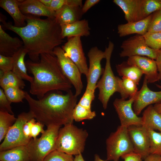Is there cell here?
<instances>
[{
	"label": "cell",
	"mask_w": 161,
	"mask_h": 161,
	"mask_svg": "<svg viewBox=\"0 0 161 161\" xmlns=\"http://www.w3.org/2000/svg\"><path fill=\"white\" fill-rule=\"evenodd\" d=\"M26 15V25L17 27L7 22L0 15V20L6 29L16 33L21 38L30 60L38 62L41 54L53 55L54 49L64 41L61 35V26L55 17L41 19Z\"/></svg>",
	"instance_id": "6da1fadb"
},
{
	"label": "cell",
	"mask_w": 161,
	"mask_h": 161,
	"mask_svg": "<svg viewBox=\"0 0 161 161\" xmlns=\"http://www.w3.org/2000/svg\"><path fill=\"white\" fill-rule=\"evenodd\" d=\"M25 99L34 118L47 127L73 123L77 99L71 89L65 94L61 91H51L37 100L25 91Z\"/></svg>",
	"instance_id": "7a4b0ae2"
},
{
	"label": "cell",
	"mask_w": 161,
	"mask_h": 161,
	"mask_svg": "<svg viewBox=\"0 0 161 161\" xmlns=\"http://www.w3.org/2000/svg\"><path fill=\"white\" fill-rule=\"evenodd\" d=\"M27 71L33 75L29 92L38 99L52 91H67L72 85L63 74L56 56L47 53L41 54L38 62L25 61Z\"/></svg>",
	"instance_id": "3957f363"
},
{
	"label": "cell",
	"mask_w": 161,
	"mask_h": 161,
	"mask_svg": "<svg viewBox=\"0 0 161 161\" xmlns=\"http://www.w3.org/2000/svg\"><path fill=\"white\" fill-rule=\"evenodd\" d=\"M88 135L86 130L78 128L73 123L64 125L59 129L56 149L72 155L81 154Z\"/></svg>",
	"instance_id": "277c9868"
},
{
	"label": "cell",
	"mask_w": 161,
	"mask_h": 161,
	"mask_svg": "<svg viewBox=\"0 0 161 161\" xmlns=\"http://www.w3.org/2000/svg\"><path fill=\"white\" fill-rule=\"evenodd\" d=\"M60 126H50L39 138L32 139L26 145L31 161H42L56 150V144Z\"/></svg>",
	"instance_id": "5b68a950"
},
{
	"label": "cell",
	"mask_w": 161,
	"mask_h": 161,
	"mask_svg": "<svg viewBox=\"0 0 161 161\" xmlns=\"http://www.w3.org/2000/svg\"><path fill=\"white\" fill-rule=\"evenodd\" d=\"M114 44L110 41L105 48L106 63L101 78L97 82L96 88L98 89V99L103 107L106 109L111 97L117 92L116 76L113 73L111 65L110 60L114 49Z\"/></svg>",
	"instance_id": "8992f818"
},
{
	"label": "cell",
	"mask_w": 161,
	"mask_h": 161,
	"mask_svg": "<svg viewBox=\"0 0 161 161\" xmlns=\"http://www.w3.org/2000/svg\"><path fill=\"white\" fill-rule=\"evenodd\" d=\"M106 161H118L126 154L134 152L128 128L120 125L106 141Z\"/></svg>",
	"instance_id": "52a82bcc"
},
{
	"label": "cell",
	"mask_w": 161,
	"mask_h": 161,
	"mask_svg": "<svg viewBox=\"0 0 161 161\" xmlns=\"http://www.w3.org/2000/svg\"><path fill=\"white\" fill-rule=\"evenodd\" d=\"M34 118L32 113L22 112L19 114L13 125L10 128L0 145V151L7 150L21 145H26L30 141L24 136L23 127L24 124Z\"/></svg>",
	"instance_id": "ba28073f"
},
{
	"label": "cell",
	"mask_w": 161,
	"mask_h": 161,
	"mask_svg": "<svg viewBox=\"0 0 161 161\" xmlns=\"http://www.w3.org/2000/svg\"><path fill=\"white\" fill-rule=\"evenodd\" d=\"M53 54L57 58L60 68L64 75L74 86L76 97L81 93L83 85L79 69L75 64L64 55V52L60 46L55 47Z\"/></svg>",
	"instance_id": "9c48e42d"
},
{
	"label": "cell",
	"mask_w": 161,
	"mask_h": 161,
	"mask_svg": "<svg viewBox=\"0 0 161 161\" xmlns=\"http://www.w3.org/2000/svg\"><path fill=\"white\" fill-rule=\"evenodd\" d=\"M121 57L135 56H143L155 60L158 50L149 47L143 36L136 35L123 41L120 46Z\"/></svg>",
	"instance_id": "30bf717a"
},
{
	"label": "cell",
	"mask_w": 161,
	"mask_h": 161,
	"mask_svg": "<svg viewBox=\"0 0 161 161\" xmlns=\"http://www.w3.org/2000/svg\"><path fill=\"white\" fill-rule=\"evenodd\" d=\"M64 55L71 60L77 66L81 74L86 77L88 67L80 36L67 38V41L61 47Z\"/></svg>",
	"instance_id": "8fae6325"
},
{
	"label": "cell",
	"mask_w": 161,
	"mask_h": 161,
	"mask_svg": "<svg viewBox=\"0 0 161 161\" xmlns=\"http://www.w3.org/2000/svg\"><path fill=\"white\" fill-rule=\"evenodd\" d=\"M135 95L128 100L116 98L113 103L119 119L120 125L128 127L132 126H142V117L138 116L132 109Z\"/></svg>",
	"instance_id": "7c38bea8"
},
{
	"label": "cell",
	"mask_w": 161,
	"mask_h": 161,
	"mask_svg": "<svg viewBox=\"0 0 161 161\" xmlns=\"http://www.w3.org/2000/svg\"><path fill=\"white\" fill-rule=\"evenodd\" d=\"M89 66L87 78V88L95 91L100 77L103 73L101 61L106 58L105 51H102L96 46L91 48L87 53Z\"/></svg>",
	"instance_id": "4fadbf2b"
},
{
	"label": "cell",
	"mask_w": 161,
	"mask_h": 161,
	"mask_svg": "<svg viewBox=\"0 0 161 161\" xmlns=\"http://www.w3.org/2000/svg\"><path fill=\"white\" fill-rule=\"evenodd\" d=\"M128 134L134 152L144 160L150 154V141L148 130L142 126H132L128 127Z\"/></svg>",
	"instance_id": "5bb4252c"
},
{
	"label": "cell",
	"mask_w": 161,
	"mask_h": 161,
	"mask_svg": "<svg viewBox=\"0 0 161 161\" xmlns=\"http://www.w3.org/2000/svg\"><path fill=\"white\" fill-rule=\"evenodd\" d=\"M148 83L147 79L145 77L141 89L137 91L134 96L133 109L137 115L146 107L161 102V90H151L148 87Z\"/></svg>",
	"instance_id": "9a60e30c"
},
{
	"label": "cell",
	"mask_w": 161,
	"mask_h": 161,
	"mask_svg": "<svg viewBox=\"0 0 161 161\" xmlns=\"http://www.w3.org/2000/svg\"><path fill=\"white\" fill-rule=\"evenodd\" d=\"M127 62L138 68L145 75L148 83H154L160 80L155 60L145 56H135L129 57Z\"/></svg>",
	"instance_id": "2e32d148"
},
{
	"label": "cell",
	"mask_w": 161,
	"mask_h": 161,
	"mask_svg": "<svg viewBox=\"0 0 161 161\" xmlns=\"http://www.w3.org/2000/svg\"><path fill=\"white\" fill-rule=\"evenodd\" d=\"M18 1L20 11L24 15L55 17V12L44 6L39 0H18Z\"/></svg>",
	"instance_id": "e0dca14e"
},
{
	"label": "cell",
	"mask_w": 161,
	"mask_h": 161,
	"mask_svg": "<svg viewBox=\"0 0 161 161\" xmlns=\"http://www.w3.org/2000/svg\"><path fill=\"white\" fill-rule=\"evenodd\" d=\"M113 2L123 10L127 22H135L144 18L141 0H114Z\"/></svg>",
	"instance_id": "ac0fdd59"
},
{
	"label": "cell",
	"mask_w": 161,
	"mask_h": 161,
	"mask_svg": "<svg viewBox=\"0 0 161 161\" xmlns=\"http://www.w3.org/2000/svg\"><path fill=\"white\" fill-rule=\"evenodd\" d=\"M152 14L139 21L118 25L117 30L119 36L122 37L132 34L144 35L147 32Z\"/></svg>",
	"instance_id": "d6986e66"
},
{
	"label": "cell",
	"mask_w": 161,
	"mask_h": 161,
	"mask_svg": "<svg viewBox=\"0 0 161 161\" xmlns=\"http://www.w3.org/2000/svg\"><path fill=\"white\" fill-rule=\"evenodd\" d=\"M23 46L22 41L18 37L10 36L0 25V55L12 57Z\"/></svg>",
	"instance_id": "ffe728a7"
},
{
	"label": "cell",
	"mask_w": 161,
	"mask_h": 161,
	"mask_svg": "<svg viewBox=\"0 0 161 161\" xmlns=\"http://www.w3.org/2000/svg\"><path fill=\"white\" fill-rule=\"evenodd\" d=\"M61 35L63 39L77 36H89L90 28L87 20H80L73 23L61 26Z\"/></svg>",
	"instance_id": "44dd1931"
},
{
	"label": "cell",
	"mask_w": 161,
	"mask_h": 161,
	"mask_svg": "<svg viewBox=\"0 0 161 161\" xmlns=\"http://www.w3.org/2000/svg\"><path fill=\"white\" fill-rule=\"evenodd\" d=\"M83 15L81 7L66 5L55 12V18L61 26L80 20Z\"/></svg>",
	"instance_id": "7402d4cb"
},
{
	"label": "cell",
	"mask_w": 161,
	"mask_h": 161,
	"mask_svg": "<svg viewBox=\"0 0 161 161\" xmlns=\"http://www.w3.org/2000/svg\"><path fill=\"white\" fill-rule=\"evenodd\" d=\"M0 7L7 11L12 18L14 26L21 27L26 26V16L20 11L18 0H0Z\"/></svg>",
	"instance_id": "603a6c76"
},
{
	"label": "cell",
	"mask_w": 161,
	"mask_h": 161,
	"mask_svg": "<svg viewBox=\"0 0 161 161\" xmlns=\"http://www.w3.org/2000/svg\"><path fill=\"white\" fill-rule=\"evenodd\" d=\"M27 51L23 46L13 56V68L12 71L23 80L31 83L33 80V77L29 75L24 61L25 57Z\"/></svg>",
	"instance_id": "cb8c5ba5"
},
{
	"label": "cell",
	"mask_w": 161,
	"mask_h": 161,
	"mask_svg": "<svg viewBox=\"0 0 161 161\" xmlns=\"http://www.w3.org/2000/svg\"><path fill=\"white\" fill-rule=\"evenodd\" d=\"M142 117V126L147 129L161 132V113L158 112L152 105L145 110Z\"/></svg>",
	"instance_id": "d4e9b609"
},
{
	"label": "cell",
	"mask_w": 161,
	"mask_h": 161,
	"mask_svg": "<svg viewBox=\"0 0 161 161\" xmlns=\"http://www.w3.org/2000/svg\"><path fill=\"white\" fill-rule=\"evenodd\" d=\"M1 161H31L27 145H21L0 152Z\"/></svg>",
	"instance_id": "484cf974"
},
{
	"label": "cell",
	"mask_w": 161,
	"mask_h": 161,
	"mask_svg": "<svg viewBox=\"0 0 161 161\" xmlns=\"http://www.w3.org/2000/svg\"><path fill=\"white\" fill-rule=\"evenodd\" d=\"M116 70L118 75L122 77L130 79L138 85L142 75V72L136 66L129 64L126 62L117 64Z\"/></svg>",
	"instance_id": "4316f807"
},
{
	"label": "cell",
	"mask_w": 161,
	"mask_h": 161,
	"mask_svg": "<svg viewBox=\"0 0 161 161\" xmlns=\"http://www.w3.org/2000/svg\"><path fill=\"white\" fill-rule=\"evenodd\" d=\"M117 92L120 94L121 98L126 99L132 97L137 92V84L133 80L124 77L122 78L116 76Z\"/></svg>",
	"instance_id": "83f0119b"
},
{
	"label": "cell",
	"mask_w": 161,
	"mask_h": 161,
	"mask_svg": "<svg viewBox=\"0 0 161 161\" xmlns=\"http://www.w3.org/2000/svg\"><path fill=\"white\" fill-rule=\"evenodd\" d=\"M0 86L3 89L9 87H14L21 89L25 84L23 80L12 71L5 72L0 71Z\"/></svg>",
	"instance_id": "f1b7e54d"
},
{
	"label": "cell",
	"mask_w": 161,
	"mask_h": 161,
	"mask_svg": "<svg viewBox=\"0 0 161 161\" xmlns=\"http://www.w3.org/2000/svg\"><path fill=\"white\" fill-rule=\"evenodd\" d=\"M17 118L13 114L0 110V142L4 139L11 127L16 122Z\"/></svg>",
	"instance_id": "f546056e"
},
{
	"label": "cell",
	"mask_w": 161,
	"mask_h": 161,
	"mask_svg": "<svg viewBox=\"0 0 161 161\" xmlns=\"http://www.w3.org/2000/svg\"><path fill=\"white\" fill-rule=\"evenodd\" d=\"M150 141V154L161 156V132L148 129Z\"/></svg>",
	"instance_id": "4dcf8cb0"
},
{
	"label": "cell",
	"mask_w": 161,
	"mask_h": 161,
	"mask_svg": "<svg viewBox=\"0 0 161 161\" xmlns=\"http://www.w3.org/2000/svg\"><path fill=\"white\" fill-rule=\"evenodd\" d=\"M96 115L95 111L86 108L78 104L75 106L73 113L74 120L76 122L84 120H91Z\"/></svg>",
	"instance_id": "1f68e13d"
},
{
	"label": "cell",
	"mask_w": 161,
	"mask_h": 161,
	"mask_svg": "<svg viewBox=\"0 0 161 161\" xmlns=\"http://www.w3.org/2000/svg\"><path fill=\"white\" fill-rule=\"evenodd\" d=\"M141 1L144 18L156 11L161 10V0H141Z\"/></svg>",
	"instance_id": "d6a6232c"
},
{
	"label": "cell",
	"mask_w": 161,
	"mask_h": 161,
	"mask_svg": "<svg viewBox=\"0 0 161 161\" xmlns=\"http://www.w3.org/2000/svg\"><path fill=\"white\" fill-rule=\"evenodd\" d=\"M3 90L6 97L11 103L22 102L25 98V91L21 89L9 87Z\"/></svg>",
	"instance_id": "836d02e7"
},
{
	"label": "cell",
	"mask_w": 161,
	"mask_h": 161,
	"mask_svg": "<svg viewBox=\"0 0 161 161\" xmlns=\"http://www.w3.org/2000/svg\"><path fill=\"white\" fill-rule=\"evenodd\" d=\"M72 155L55 150L48 154L42 161H74Z\"/></svg>",
	"instance_id": "e575fe53"
},
{
	"label": "cell",
	"mask_w": 161,
	"mask_h": 161,
	"mask_svg": "<svg viewBox=\"0 0 161 161\" xmlns=\"http://www.w3.org/2000/svg\"><path fill=\"white\" fill-rule=\"evenodd\" d=\"M143 36L146 43L150 48L156 50L161 49V32L146 33Z\"/></svg>",
	"instance_id": "d590c367"
},
{
	"label": "cell",
	"mask_w": 161,
	"mask_h": 161,
	"mask_svg": "<svg viewBox=\"0 0 161 161\" xmlns=\"http://www.w3.org/2000/svg\"><path fill=\"white\" fill-rule=\"evenodd\" d=\"M161 32V10L152 14V18L147 33Z\"/></svg>",
	"instance_id": "8d00e7d4"
},
{
	"label": "cell",
	"mask_w": 161,
	"mask_h": 161,
	"mask_svg": "<svg viewBox=\"0 0 161 161\" xmlns=\"http://www.w3.org/2000/svg\"><path fill=\"white\" fill-rule=\"evenodd\" d=\"M95 91L86 87L85 91L78 104L86 108L91 109V104L95 98Z\"/></svg>",
	"instance_id": "74e56055"
},
{
	"label": "cell",
	"mask_w": 161,
	"mask_h": 161,
	"mask_svg": "<svg viewBox=\"0 0 161 161\" xmlns=\"http://www.w3.org/2000/svg\"><path fill=\"white\" fill-rule=\"evenodd\" d=\"M78 4V0H52L49 8L55 12L65 5L77 6Z\"/></svg>",
	"instance_id": "f35d334b"
},
{
	"label": "cell",
	"mask_w": 161,
	"mask_h": 161,
	"mask_svg": "<svg viewBox=\"0 0 161 161\" xmlns=\"http://www.w3.org/2000/svg\"><path fill=\"white\" fill-rule=\"evenodd\" d=\"M6 97L4 91L1 88L0 89V110L7 112L13 114L11 104Z\"/></svg>",
	"instance_id": "ab89813d"
},
{
	"label": "cell",
	"mask_w": 161,
	"mask_h": 161,
	"mask_svg": "<svg viewBox=\"0 0 161 161\" xmlns=\"http://www.w3.org/2000/svg\"><path fill=\"white\" fill-rule=\"evenodd\" d=\"M13 58L11 56H6L0 55V69L4 72L12 71Z\"/></svg>",
	"instance_id": "60d3db41"
},
{
	"label": "cell",
	"mask_w": 161,
	"mask_h": 161,
	"mask_svg": "<svg viewBox=\"0 0 161 161\" xmlns=\"http://www.w3.org/2000/svg\"><path fill=\"white\" fill-rule=\"evenodd\" d=\"M44 125L38 121L35 122L32 125L31 132V136L33 139H36L37 137L40 134L44 133L45 130L44 129Z\"/></svg>",
	"instance_id": "b9f144b4"
},
{
	"label": "cell",
	"mask_w": 161,
	"mask_h": 161,
	"mask_svg": "<svg viewBox=\"0 0 161 161\" xmlns=\"http://www.w3.org/2000/svg\"><path fill=\"white\" fill-rule=\"evenodd\" d=\"M36 119L33 118L26 122L23 127V133L24 137L30 141L32 139L31 136V129L33 124L36 122Z\"/></svg>",
	"instance_id": "7bdbcfd3"
},
{
	"label": "cell",
	"mask_w": 161,
	"mask_h": 161,
	"mask_svg": "<svg viewBox=\"0 0 161 161\" xmlns=\"http://www.w3.org/2000/svg\"><path fill=\"white\" fill-rule=\"evenodd\" d=\"M121 158L124 161H142L143 160L139 154L134 152L125 154Z\"/></svg>",
	"instance_id": "ee69618b"
},
{
	"label": "cell",
	"mask_w": 161,
	"mask_h": 161,
	"mask_svg": "<svg viewBox=\"0 0 161 161\" xmlns=\"http://www.w3.org/2000/svg\"><path fill=\"white\" fill-rule=\"evenodd\" d=\"M100 1V0H86L81 8V11L83 14L86 13L90 8Z\"/></svg>",
	"instance_id": "f6af8a7d"
},
{
	"label": "cell",
	"mask_w": 161,
	"mask_h": 161,
	"mask_svg": "<svg viewBox=\"0 0 161 161\" xmlns=\"http://www.w3.org/2000/svg\"><path fill=\"white\" fill-rule=\"evenodd\" d=\"M155 60L157 67L160 80H161V49L158 50Z\"/></svg>",
	"instance_id": "bcb514c9"
},
{
	"label": "cell",
	"mask_w": 161,
	"mask_h": 161,
	"mask_svg": "<svg viewBox=\"0 0 161 161\" xmlns=\"http://www.w3.org/2000/svg\"><path fill=\"white\" fill-rule=\"evenodd\" d=\"M144 160V161H161V156L150 154Z\"/></svg>",
	"instance_id": "7dc6e473"
},
{
	"label": "cell",
	"mask_w": 161,
	"mask_h": 161,
	"mask_svg": "<svg viewBox=\"0 0 161 161\" xmlns=\"http://www.w3.org/2000/svg\"><path fill=\"white\" fill-rule=\"evenodd\" d=\"M74 161H85L84 159L82 154H80L75 156Z\"/></svg>",
	"instance_id": "c3c4849f"
},
{
	"label": "cell",
	"mask_w": 161,
	"mask_h": 161,
	"mask_svg": "<svg viewBox=\"0 0 161 161\" xmlns=\"http://www.w3.org/2000/svg\"><path fill=\"white\" fill-rule=\"evenodd\" d=\"M52 0H39V1L44 6L49 7Z\"/></svg>",
	"instance_id": "681fc988"
},
{
	"label": "cell",
	"mask_w": 161,
	"mask_h": 161,
	"mask_svg": "<svg viewBox=\"0 0 161 161\" xmlns=\"http://www.w3.org/2000/svg\"><path fill=\"white\" fill-rule=\"evenodd\" d=\"M154 107L158 112L161 113V102L155 104L154 106Z\"/></svg>",
	"instance_id": "f907efd6"
},
{
	"label": "cell",
	"mask_w": 161,
	"mask_h": 161,
	"mask_svg": "<svg viewBox=\"0 0 161 161\" xmlns=\"http://www.w3.org/2000/svg\"><path fill=\"white\" fill-rule=\"evenodd\" d=\"M94 161H107L102 159L100 156L97 154H95L94 155Z\"/></svg>",
	"instance_id": "816d5d0a"
},
{
	"label": "cell",
	"mask_w": 161,
	"mask_h": 161,
	"mask_svg": "<svg viewBox=\"0 0 161 161\" xmlns=\"http://www.w3.org/2000/svg\"><path fill=\"white\" fill-rule=\"evenodd\" d=\"M157 86L158 87L160 88H161V86H160L159 85H157Z\"/></svg>",
	"instance_id": "f5cc1de1"
},
{
	"label": "cell",
	"mask_w": 161,
	"mask_h": 161,
	"mask_svg": "<svg viewBox=\"0 0 161 161\" xmlns=\"http://www.w3.org/2000/svg\"></svg>",
	"instance_id": "db71d44e"
}]
</instances>
